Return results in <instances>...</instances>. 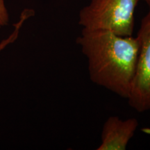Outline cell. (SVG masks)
<instances>
[{
  "mask_svg": "<svg viewBox=\"0 0 150 150\" xmlns=\"http://www.w3.org/2000/svg\"><path fill=\"white\" fill-rule=\"evenodd\" d=\"M147 13L142 18L137 38L139 52L128 99L138 112L150 110V1Z\"/></svg>",
  "mask_w": 150,
  "mask_h": 150,
  "instance_id": "3",
  "label": "cell"
},
{
  "mask_svg": "<svg viewBox=\"0 0 150 150\" xmlns=\"http://www.w3.org/2000/svg\"><path fill=\"white\" fill-rule=\"evenodd\" d=\"M9 13L5 0H0V29L8 25Z\"/></svg>",
  "mask_w": 150,
  "mask_h": 150,
  "instance_id": "6",
  "label": "cell"
},
{
  "mask_svg": "<svg viewBox=\"0 0 150 150\" xmlns=\"http://www.w3.org/2000/svg\"><path fill=\"white\" fill-rule=\"evenodd\" d=\"M76 43L87 58L92 81L128 98L139 52L138 38L120 36L105 30L82 29Z\"/></svg>",
  "mask_w": 150,
  "mask_h": 150,
  "instance_id": "1",
  "label": "cell"
},
{
  "mask_svg": "<svg viewBox=\"0 0 150 150\" xmlns=\"http://www.w3.org/2000/svg\"><path fill=\"white\" fill-rule=\"evenodd\" d=\"M34 13L35 12L33 9L25 8L22 11L20 16V18H19L18 21L13 24V32L6 38L4 39L0 42V53L4 50H5L7 47L13 44L18 38L20 30L23 27L24 24L25 23V22L27 20H29L30 18L34 16Z\"/></svg>",
  "mask_w": 150,
  "mask_h": 150,
  "instance_id": "5",
  "label": "cell"
},
{
  "mask_svg": "<svg viewBox=\"0 0 150 150\" xmlns=\"http://www.w3.org/2000/svg\"><path fill=\"white\" fill-rule=\"evenodd\" d=\"M140 0H91L79 15L86 30H105L120 36H131L135 11Z\"/></svg>",
  "mask_w": 150,
  "mask_h": 150,
  "instance_id": "2",
  "label": "cell"
},
{
  "mask_svg": "<svg viewBox=\"0 0 150 150\" xmlns=\"http://www.w3.org/2000/svg\"><path fill=\"white\" fill-rule=\"evenodd\" d=\"M145 1H147V2H149V1H150V0H145Z\"/></svg>",
  "mask_w": 150,
  "mask_h": 150,
  "instance_id": "7",
  "label": "cell"
},
{
  "mask_svg": "<svg viewBox=\"0 0 150 150\" xmlns=\"http://www.w3.org/2000/svg\"><path fill=\"white\" fill-rule=\"evenodd\" d=\"M138 126L136 118L122 120L111 116L102 128L100 145L97 150H125Z\"/></svg>",
  "mask_w": 150,
  "mask_h": 150,
  "instance_id": "4",
  "label": "cell"
}]
</instances>
